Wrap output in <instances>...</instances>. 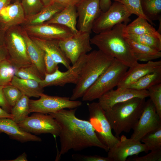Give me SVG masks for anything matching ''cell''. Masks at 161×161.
I'll list each match as a JSON object with an SVG mask.
<instances>
[{
  "label": "cell",
  "instance_id": "f907efd6",
  "mask_svg": "<svg viewBox=\"0 0 161 161\" xmlns=\"http://www.w3.org/2000/svg\"><path fill=\"white\" fill-rule=\"evenodd\" d=\"M44 6H47L53 2V0H41Z\"/></svg>",
  "mask_w": 161,
  "mask_h": 161
},
{
  "label": "cell",
  "instance_id": "8992f818",
  "mask_svg": "<svg viewBox=\"0 0 161 161\" xmlns=\"http://www.w3.org/2000/svg\"><path fill=\"white\" fill-rule=\"evenodd\" d=\"M87 106L89 113V121L94 129L97 137L109 150L113 149L119 144L120 139L113 134L105 111L98 102L88 103Z\"/></svg>",
  "mask_w": 161,
  "mask_h": 161
},
{
  "label": "cell",
  "instance_id": "f546056e",
  "mask_svg": "<svg viewBox=\"0 0 161 161\" xmlns=\"http://www.w3.org/2000/svg\"><path fill=\"white\" fill-rule=\"evenodd\" d=\"M161 83V70L148 74L131 84L128 88L139 90H147Z\"/></svg>",
  "mask_w": 161,
  "mask_h": 161
},
{
  "label": "cell",
  "instance_id": "277c9868",
  "mask_svg": "<svg viewBox=\"0 0 161 161\" xmlns=\"http://www.w3.org/2000/svg\"><path fill=\"white\" fill-rule=\"evenodd\" d=\"M114 58L99 49L93 50L87 54L86 62L78 82L73 89L70 99L76 100L82 97L86 90L107 68Z\"/></svg>",
  "mask_w": 161,
  "mask_h": 161
},
{
  "label": "cell",
  "instance_id": "7c38bea8",
  "mask_svg": "<svg viewBox=\"0 0 161 161\" xmlns=\"http://www.w3.org/2000/svg\"><path fill=\"white\" fill-rule=\"evenodd\" d=\"M90 33L78 31L71 37L58 41V44L72 65L82 56L87 54L92 49Z\"/></svg>",
  "mask_w": 161,
  "mask_h": 161
},
{
  "label": "cell",
  "instance_id": "4fadbf2b",
  "mask_svg": "<svg viewBox=\"0 0 161 161\" xmlns=\"http://www.w3.org/2000/svg\"><path fill=\"white\" fill-rule=\"evenodd\" d=\"M161 127V117L157 113L150 99L145 101L143 110L135 126L130 138L140 141L147 133Z\"/></svg>",
  "mask_w": 161,
  "mask_h": 161
},
{
  "label": "cell",
  "instance_id": "603a6c76",
  "mask_svg": "<svg viewBox=\"0 0 161 161\" xmlns=\"http://www.w3.org/2000/svg\"><path fill=\"white\" fill-rule=\"evenodd\" d=\"M23 35L25 40L28 57L44 78L46 73L44 58L45 52L25 33Z\"/></svg>",
  "mask_w": 161,
  "mask_h": 161
},
{
  "label": "cell",
  "instance_id": "b9f144b4",
  "mask_svg": "<svg viewBox=\"0 0 161 161\" xmlns=\"http://www.w3.org/2000/svg\"><path fill=\"white\" fill-rule=\"evenodd\" d=\"M4 86H0V106L8 113H10L11 107L7 102L4 95Z\"/></svg>",
  "mask_w": 161,
  "mask_h": 161
},
{
  "label": "cell",
  "instance_id": "7a4b0ae2",
  "mask_svg": "<svg viewBox=\"0 0 161 161\" xmlns=\"http://www.w3.org/2000/svg\"><path fill=\"white\" fill-rule=\"evenodd\" d=\"M127 24L120 23L111 29L96 34L90 38L91 44L96 46L102 52L132 68L138 64L134 56L124 30Z\"/></svg>",
  "mask_w": 161,
  "mask_h": 161
},
{
  "label": "cell",
  "instance_id": "83f0119b",
  "mask_svg": "<svg viewBox=\"0 0 161 161\" xmlns=\"http://www.w3.org/2000/svg\"><path fill=\"white\" fill-rule=\"evenodd\" d=\"M124 31L125 33L137 35L157 32L147 19L140 17H138L129 24L126 25Z\"/></svg>",
  "mask_w": 161,
  "mask_h": 161
},
{
  "label": "cell",
  "instance_id": "e575fe53",
  "mask_svg": "<svg viewBox=\"0 0 161 161\" xmlns=\"http://www.w3.org/2000/svg\"><path fill=\"white\" fill-rule=\"evenodd\" d=\"M21 4L26 18L37 13L44 7L41 0H22Z\"/></svg>",
  "mask_w": 161,
  "mask_h": 161
},
{
  "label": "cell",
  "instance_id": "e0dca14e",
  "mask_svg": "<svg viewBox=\"0 0 161 161\" xmlns=\"http://www.w3.org/2000/svg\"><path fill=\"white\" fill-rule=\"evenodd\" d=\"M149 97L148 90H139L129 88H117L106 92L100 98L98 103L102 108L106 110L114 104L134 97L145 98Z\"/></svg>",
  "mask_w": 161,
  "mask_h": 161
},
{
  "label": "cell",
  "instance_id": "d6a6232c",
  "mask_svg": "<svg viewBox=\"0 0 161 161\" xmlns=\"http://www.w3.org/2000/svg\"><path fill=\"white\" fill-rule=\"evenodd\" d=\"M140 142L144 143L148 151L161 149V127L146 134Z\"/></svg>",
  "mask_w": 161,
  "mask_h": 161
},
{
  "label": "cell",
  "instance_id": "2e32d148",
  "mask_svg": "<svg viewBox=\"0 0 161 161\" xmlns=\"http://www.w3.org/2000/svg\"><path fill=\"white\" fill-rule=\"evenodd\" d=\"M148 151L145 144L140 141L128 138L123 135L118 145L108 151L107 157L111 161H125L129 156L137 155L143 152L147 153Z\"/></svg>",
  "mask_w": 161,
  "mask_h": 161
},
{
  "label": "cell",
  "instance_id": "7bdbcfd3",
  "mask_svg": "<svg viewBox=\"0 0 161 161\" xmlns=\"http://www.w3.org/2000/svg\"><path fill=\"white\" fill-rule=\"evenodd\" d=\"M81 0H53V2L58 3L64 7L69 6H76Z\"/></svg>",
  "mask_w": 161,
  "mask_h": 161
},
{
  "label": "cell",
  "instance_id": "bcb514c9",
  "mask_svg": "<svg viewBox=\"0 0 161 161\" xmlns=\"http://www.w3.org/2000/svg\"><path fill=\"white\" fill-rule=\"evenodd\" d=\"M4 118L13 119V116L11 114L8 113L0 106V118Z\"/></svg>",
  "mask_w": 161,
  "mask_h": 161
},
{
  "label": "cell",
  "instance_id": "5b68a950",
  "mask_svg": "<svg viewBox=\"0 0 161 161\" xmlns=\"http://www.w3.org/2000/svg\"><path fill=\"white\" fill-rule=\"evenodd\" d=\"M129 67L114 58L113 62L89 88L82 97L83 101H91L98 99L113 89L118 83Z\"/></svg>",
  "mask_w": 161,
  "mask_h": 161
},
{
  "label": "cell",
  "instance_id": "cb8c5ba5",
  "mask_svg": "<svg viewBox=\"0 0 161 161\" xmlns=\"http://www.w3.org/2000/svg\"><path fill=\"white\" fill-rule=\"evenodd\" d=\"M65 8L61 4L53 2L50 4L44 6L38 13L26 18L24 22L27 26H34L42 24L49 20L57 13Z\"/></svg>",
  "mask_w": 161,
  "mask_h": 161
},
{
  "label": "cell",
  "instance_id": "ba28073f",
  "mask_svg": "<svg viewBox=\"0 0 161 161\" xmlns=\"http://www.w3.org/2000/svg\"><path fill=\"white\" fill-rule=\"evenodd\" d=\"M131 15L121 3L114 1L107 11L101 12L94 23L92 31L97 34L110 30L119 24H127L131 21Z\"/></svg>",
  "mask_w": 161,
  "mask_h": 161
},
{
  "label": "cell",
  "instance_id": "8fae6325",
  "mask_svg": "<svg viewBox=\"0 0 161 161\" xmlns=\"http://www.w3.org/2000/svg\"><path fill=\"white\" fill-rule=\"evenodd\" d=\"M87 54L81 56L65 72H61L58 68L51 74L46 73L44 78L39 82L40 86L43 88L52 86H62L70 83L76 84L86 62Z\"/></svg>",
  "mask_w": 161,
  "mask_h": 161
},
{
  "label": "cell",
  "instance_id": "d6986e66",
  "mask_svg": "<svg viewBox=\"0 0 161 161\" xmlns=\"http://www.w3.org/2000/svg\"><path fill=\"white\" fill-rule=\"evenodd\" d=\"M26 19L21 4L18 1L8 5L0 12V26L5 32L24 22Z\"/></svg>",
  "mask_w": 161,
  "mask_h": 161
},
{
  "label": "cell",
  "instance_id": "8d00e7d4",
  "mask_svg": "<svg viewBox=\"0 0 161 161\" xmlns=\"http://www.w3.org/2000/svg\"><path fill=\"white\" fill-rule=\"evenodd\" d=\"M3 91L7 102L11 107L15 105L23 95L17 88L10 84L4 86Z\"/></svg>",
  "mask_w": 161,
  "mask_h": 161
},
{
  "label": "cell",
  "instance_id": "1f68e13d",
  "mask_svg": "<svg viewBox=\"0 0 161 161\" xmlns=\"http://www.w3.org/2000/svg\"><path fill=\"white\" fill-rule=\"evenodd\" d=\"M16 69L8 59L0 62V86H4L10 84L15 75Z\"/></svg>",
  "mask_w": 161,
  "mask_h": 161
},
{
  "label": "cell",
  "instance_id": "f1b7e54d",
  "mask_svg": "<svg viewBox=\"0 0 161 161\" xmlns=\"http://www.w3.org/2000/svg\"><path fill=\"white\" fill-rule=\"evenodd\" d=\"M143 13L152 25V21L161 19V0H141Z\"/></svg>",
  "mask_w": 161,
  "mask_h": 161
},
{
  "label": "cell",
  "instance_id": "f6af8a7d",
  "mask_svg": "<svg viewBox=\"0 0 161 161\" xmlns=\"http://www.w3.org/2000/svg\"><path fill=\"white\" fill-rule=\"evenodd\" d=\"M8 53L4 45H0V62L8 58Z\"/></svg>",
  "mask_w": 161,
  "mask_h": 161
},
{
  "label": "cell",
  "instance_id": "5bb4252c",
  "mask_svg": "<svg viewBox=\"0 0 161 161\" xmlns=\"http://www.w3.org/2000/svg\"><path fill=\"white\" fill-rule=\"evenodd\" d=\"M100 0H81L75 6L78 19L77 24L79 31L91 33L94 23L102 11Z\"/></svg>",
  "mask_w": 161,
  "mask_h": 161
},
{
  "label": "cell",
  "instance_id": "ac0fdd59",
  "mask_svg": "<svg viewBox=\"0 0 161 161\" xmlns=\"http://www.w3.org/2000/svg\"><path fill=\"white\" fill-rule=\"evenodd\" d=\"M117 86V88H128L131 84L145 75L161 70V61H150L144 64L139 63L129 68Z\"/></svg>",
  "mask_w": 161,
  "mask_h": 161
},
{
  "label": "cell",
  "instance_id": "ffe728a7",
  "mask_svg": "<svg viewBox=\"0 0 161 161\" xmlns=\"http://www.w3.org/2000/svg\"><path fill=\"white\" fill-rule=\"evenodd\" d=\"M4 133L10 137L21 143L29 141L41 142L40 137L22 130L12 119L0 118V133Z\"/></svg>",
  "mask_w": 161,
  "mask_h": 161
},
{
  "label": "cell",
  "instance_id": "74e56055",
  "mask_svg": "<svg viewBox=\"0 0 161 161\" xmlns=\"http://www.w3.org/2000/svg\"><path fill=\"white\" fill-rule=\"evenodd\" d=\"M147 90L157 113L161 117V83L154 85Z\"/></svg>",
  "mask_w": 161,
  "mask_h": 161
},
{
  "label": "cell",
  "instance_id": "681fc988",
  "mask_svg": "<svg viewBox=\"0 0 161 161\" xmlns=\"http://www.w3.org/2000/svg\"><path fill=\"white\" fill-rule=\"evenodd\" d=\"M11 0H0V12L4 7L10 4Z\"/></svg>",
  "mask_w": 161,
  "mask_h": 161
},
{
  "label": "cell",
  "instance_id": "d4e9b609",
  "mask_svg": "<svg viewBox=\"0 0 161 161\" xmlns=\"http://www.w3.org/2000/svg\"><path fill=\"white\" fill-rule=\"evenodd\" d=\"M10 84L17 88L23 95L29 97H39L43 93V88L39 82L34 80L22 79L15 75Z\"/></svg>",
  "mask_w": 161,
  "mask_h": 161
},
{
  "label": "cell",
  "instance_id": "9a60e30c",
  "mask_svg": "<svg viewBox=\"0 0 161 161\" xmlns=\"http://www.w3.org/2000/svg\"><path fill=\"white\" fill-rule=\"evenodd\" d=\"M26 30L38 38L47 40H64L72 36L74 33L69 28L54 24H46L27 26Z\"/></svg>",
  "mask_w": 161,
  "mask_h": 161
},
{
  "label": "cell",
  "instance_id": "ee69618b",
  "mask_svg": "<svg viewBox=\"0 0 161 161\" xmlns=\"http://www.w3.org/2000/svg\"><path fill=\"white\" fill-rule=\"evenodd\" d=\"M112 3L111 0H100V6L101 11L104 12L107 11Z\"/></svg>",
  "mask_w": 161,
  "mask_h": 161
},
{
  "label": "cell",
  "instance_id": "6da1fadb",
  "mask_svg": "<svg viewBox=\"0 0 161 161\" xmlns=\"http://www.w3.org/2000/svg\"><path fill=\"white\" fill-rule=\"evenodd\" d=\"M77 108L65 109L49 113L58 124L61 147L59 156L69 150L80 151L96 147L108 151L109 149L99 139L89 121L78 118L75 116Z\"/></svg>",
  "mask_w": 161,
  "mask_h": 161
},
{
  "label": "cell",
  "instance_id": "3957f363",
  "mask_svg": "<svg viewBox=\"0 0 161 161\" xmlns=\"http://www.w3.org/2000/svg\"><path fill=\"white\" fill-rule=\"evenodd\" d=\"M145 98L134 97L116 104L105 110L111 128L119 136L123 132L129 133L137 122L143 110Z\"/></svg>",
  "mask_w": 161,
  "mask_h": 161
},
{
  "label": "cell",
  "instance_id": "484cf974",
  "mask_svg": "<svg viewBox=\"0 0 161 161\" xmlns=\"http://www.w3.org/2000/svg\"><path fill=\"white\" fill-rule=\"evenodd\" d=\"M126 39L137 61L148 62L161 57V51L137 43L129 39Z\"/></svg>",
  "mask_w": 161,
  "mask_h": 161
},
{
  "label": "cell",
  "instance_id": "7dc6e473",
  "mask_svg": "<svg viewBox=\"0 0 161 161\" xmlns=\"http://www.w3.org/2000/svg\"><path fill=\"white\" fill-rule=\"evenodd\" d=\"M8 161H27V155L25 152H24L19 156L16 159L10 160H6Z\"/></svg>",
  "mask_w": 161,
  "mask_h": 161
},
{
  "label": "cell",
  "instance_id": "ab89813d",
  "mask_svg": "<svg viewBox=\"0 0 161 161\" xmlns=\"http://www.w3.org/2000/svg\"><path fill=\"white\" fill-rule=\"evenodd\" d=\"M75 160L83 161H111L108 157H105L97 155H85L80 154H75L72 156Z\"/></svg>",
  "mask_w": 161,
  "mask_h": 161
},
{
  "label": "cell",
  "instance_id": "7402d4cb",
  "mask_svg": "<svg viewBox=\"0 0 161 161\" xmlns=\"http://www.w3.org/2000/svg\"><path fill=\"white\" fill-rule=\"evenodd\" d=\"M78 14L75 6H69L65 7L57 13L46 24H54L64 26L70 29L76 34L78 30L76 27Z\"/></svg>",
  "mask_w": 161,
  "mask_h": 161
},
{
  "label": "cell",
  "instance_id": "c3c4849f",
  "mask_svg": "<svg viewBox=\"0 0 161 161\" xmlns=\"http://www.w3.org/2000/svg\"><path fill=\"white\" fill-rule=\"evenodd\" d=\"M5 31L0 26V45H5Z\"/></svg>",
  "mask_w": 161,
  "mask_h": 161
},
{
  "label": "cell",
  "instance_id": "44dd1931",
  "mask_svg": "<svg viewBox=\"0 0 161 161\" xmlns=\"http://www.w3.org/2000/svg\"><path fill=\"white\" fill-rule=\"evenodd\" d=\"M32 39L56 63L62 64L67 69L70 67V62L60 47L58 41L45 40L37 37Z\"/></svg>",
  "mask_w": 161,
  "mask_h": 161
},
{
  "label": "cell",
  "instance_id": "4316f807",
  "mask_svg": "<svg viewBox=\"0 0 161 161\" xmlns=\"http://www.w3.org/2000/svg\"><path fill=\"white\" fill-rule=\"evenodd\" d=\"M125 37L137 43L161 51V35L157 31L154 33L134 35L124 33Z\"/></svg>",
  "mask_w": 161,
  "mask_h": 161
},
{
  "label": "cell",
  "instance_id": "d590c367",
  "mask_svg": "<svg viewBox=\"0 0 161 161\" xmlns=\"http://www.w3.org/2000/svg\"><path fill=\"white\" fill-rule=\"evenodd\" d=\"M121 3L130 13L138 17L144 18L148 21L144 14L142 7L141 0H113Z\"/></svg>",
  "mask_w": 161,
  "mask_h": 161
},
{
  "label": "cell",
  "instance_id": "30bf717a",
  "mask_svg": "<svg viewBox=\"0 0 161 161\" xmlns=\"http://www.w3.org/2000/svg\"><path fill=\"white\" fill-rule=\"evenodd\" d=\"M17 124L22 130L31 134H50L57 137L60 131L58 124L51 115L39 112H35Z\"/></svg>",
  "mask_w": 161,
  "mask_h": 161
},
{
  "label": "cell",
  "instance_id": "836d02e7",
  "mask_svg": "<svg viewBox=\"0 0 161 161\" xmlns=\"http://www.w3.org/2000/svg\"><path fill=\"white\" fill-rule=\"evenodd\" d=\"M15 75L21 79L34 80L39 82L44 79L37 68L32 64L16 69Z\"/></svg>",
  "mask_w": 161,
  "mask_h": 161
},
{
  "label": "cell",
  "instance_id": "52a82bcc",
  "mask_svg": "<svg viewBox=\"0 0 161 161\" xmlns=\"http://www.w3.org/2000/svg\"><path fill=\"white\" fill-rule=\"evenodd\" d=\"M4 38L8 59L16 69L32 64L27 54L23 34L17 30L10 29L5 32Z\"/></svg>",
  "mask_w": 161,
  "mask_h": 161
},
{
  "label": "cell",
  "instance_id": "9c48e42d",
  "mask_svg": "<svg viewBox=\"0 0 161 161\" xmlns=\"http://www.w3.org/2000/svg\"><path fill=\"white\" fill-rule=\"evenodd\" d=\"M37 100H30V113L49 114L61 110L76 108L80 106L81 102L71 100L69 97L52 96L42 94Z\"/></svg>",
  "mask_w": 161,
  "mask_h": 161
},
{
  "label": "cell",
  "instance_id": "4dcf8cb0",
  "mask_svg": "<svg viewBox=\"0 0 161 161\" xmlns=\"http://www.w3.org/2000/svg\"><path fill=\"white\" fill-rule=\"evenodd\" d=\"M29 98L23 95L15 105L11 107L10 114L13 116V120L17 123L24 120L30 113Z\"/></svg>",
  "mask_w": 161,
  "mask_h": 161
},
{
  "label": "cell",
  "instance_id": "60d3db41",
  "mask_svg": "<svg viewBox=\"0 0 161 161\" xmlns=\"http://www.w3.org/2000/svg\"><path fill=\"white\" fill-rule=\"evenodd\" d=\"M44 61L46 73L51 74L54 72L56 69L59 68L58 64L56 63L45 52Z\"/></svg>",
  "mask_w": 161,
  "mask_h": 161
},
{
  "label": "cell",
  "instance_id": "f35d334b",
  "mask_svg": "<svg viewBox=\"0 0 161 161\" xmlns=\"http://www.w3.org/2000/svg\"><path fill=\"white\" fill-rule=\"evenodd\" d=\"M130 160L133 161H161V149L151 151L146 155L134 157Z\"/></svg>",
  "mask_w": 161,
  "mask_h": 161
}]
</instances>
